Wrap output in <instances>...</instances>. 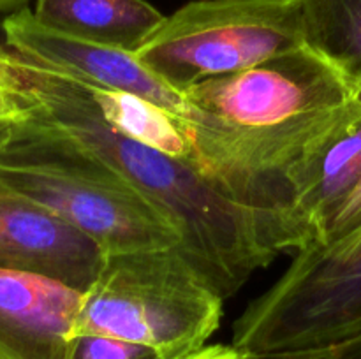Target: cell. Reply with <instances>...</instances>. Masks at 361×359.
Wrapping results in <instances>:
<instances>
[{
	"mask_svg": "<svg viewBox=\"0 0 361 359\" xmlns=\"http://www.w3.org/2000/svg\"><path fill=\"white\" fill-rule=\"evenodd\" d=\"M224 298L178 248L106 253L83 292L73 336L145 345L161 359L196 354L222 319Z\"/></svg>",
	"mask_w": 361,
	"mask_h": 359,
	"instance_id": "277c9868",
	"label": "cell"
},
{
	"mask_svg": "<svg viewBox=\"0 0 361 359\" xmlns=\"http://www.w3.org/2000/svg\"><path fill=\"white\" fill-rule=\"evenodd\" d=\"M257 359H361V338L330 347L261 354Z\"/></svg>",
	"mask_w": 361,
	"mask_h": 359,
	"instance_id": "2e32d148",
	"label": "cell"
},
{
	"mask_svg": "<svg viewBox=\"0 0 361 359\" xmlns=\"http://www.w3.org/2000/svg\"><path fill=\"white\" fill-rule=\"evenodd\" d=\"M358 99H361V84L356 92ZM361 227V180L356 185V189L353 190L351 196L348 197L342 208L338 210V213L335 215V218L331 220V224L328 225L326 232H324L323 238L319 241L314 243H331L337 241V239L345 238L348 234L355 232L356 229Z\"/></svg>",
	"mask_w": 361,
	"mask_h": 359,
	"instance_id": "9a60e30c",
	"label": "cell"
},
{
	"mask_svg": "<svg viewBox=\"0 0 361 359\" xmlns=\"http://www.w3.org/2000/svg\"><path fill=\"white\" fill-rule=\"evenodd\" d=\"M4 67L25 116L53 127L154 203L182 236L178 246L222 298L277 257L257 218L189 162L136 143L108 125L83 84L11 51Z\"/></svg>",
	"mask_w": 361,
	"mask_h": 359,
	"instance_id": "7a4b0ae2",
	"label": "cell"
},
{
	"mask_svg": "<svg viewBox=\"0 0 361 359\" xmlns=\"http://www.w3.org/2000/svg\"><path fill=\"white\" fill-rule=\"evenodd\" d=\"M14 122H9V120H0V150L9 143L11 136H13Z\"/></svg>",
	"mask_w": 361,
	"mask_h": 359,
	"instance_id": "ffe728a7",
	"label": "cell"
},
{
	"mask_svg": "<svg viewBox=\"0 0 361 359\" xmlns=\"http://www.w3.org/2000/svg\"><path fill=\"white\" fill-rule=\"evenodd\" d=\"M81 299L53 278L0 270V359H73Z\"/></svg>",
	"mask_w": 361,
	"mask_h": 359,
	"instance_id": "9c48e42d",
	"label": "cell"
},
{
	"mask_svg": "<svg viewBox=\"0 0 361 359\" xmlns=\"http://www.w3.org/2000/svg\"><path fill=\"white\" fill-rule=\"evenodd\" d=\"M104 257L87 234L0 182V270L41 275L85 292Z\"/></svg>",
	"mask_w": 361,
	"mask_h": 359,
	"instance_id": "ba28073f",
	"label": "cell"
},
{
	"mask_svg": "<svg viewBox=\"0 0 361 359\" xmlns=\"http://www.w3.org/2000/svg\"><path fill=\"white\" fill-rule=\"evenodd\" d=\"M0 182L97 243L104 253L171 248L182 236L122 176L53 127L14 122L0 150Z\"/></svg>",
	"mask_w": 361,
	"mask_h": 359,
	"instance_id": "3957f363",
	"label": "cell"
},
{
	"mask_svg": "<svg viewBox=\"0 0 361 359\" xmlns=\"http://www.w3.org/2000/svg\"><path fill=\"white\" fill-rule=\"evenodd\" d=\"M310 46L187 88L194 165L257 218L275 253L298 250L291 180L356 101Z\"/></svg>",
	"mask_w": 361,
	"mask_h": 359,
	"instance_id": "6da1fadb",
	"label": "cell"
},
{
	"mask_svg": "<svg viewBox=\"0 0 361 359\" xmlns=\"http://www.w3.org/2000/svg\"><path fill=\"white\" fill-rule=\"evenodd\" d=\"M32 13L60 34L133 53L166 18L147 0H37Z\"/></svg>",
	"mask_w": 361,
	"mask_h": 359,
	"instance_id": "8fae6325",
	"label": "cell"
},
{
	"mask_svg": "<svg viewBox=\"0 0 361 359\" xmlns=\"http://www.w3.org/2000/svg\"><path fill=\"white\" fill-rule=\"evenodd\" d=\"M307 46L300 0H194L166 16L136 51L185 92Z\"/></svg>",
	"mask_w": 361,
	"mask_h": 359,
	"instance_id": "8992f818",
	"label": "cell"
},
{
	"mask_svg": "<svg viewBox=\"0 0 361 359\" xmlns=\"http://www.w3.org/2000/svg\"><path fill=\"white\" fill-rule=\"evenodd\" d=\"M4 44H0V120H9V122H18L25 118V111L18 102L14 88L11 84L9 76L4 67Z\"/></svg>",
	"mask_w": 361,
	"mask_h": 359,
	"instance_id": "e0dca14e",
	"label": "cell"
},
{
	"mask_svg": "<svg viewBox=\"0 0 361 359\" xmlns=\"http://www.w3.org/2000/svg\"><path fill=\"white\" fill-rule=\"evenodd\" d=\"M361 338V227L296 250L282 277L233 326L250 354L305 351Z\"/></svg>",
	"mask_w": 361,
	"mask_h": 359,
	"instance_id": "5b68a950",
	"label": "cell"
},
{
	"mask_svg": "<svg viewBox=\"0 0 361 359\" xmlns=\"http://www.w3.org/2000/svg\"><path fill=\"white\" fill-rule=\"evenodd\" d=\"M360 180L361 99L356 95L355 104L293 175V218L300 248L323 238Z\"/></svg>",
	"mask_w": 361,
	"mask_h": 359,
	"instance_id": "30bf717a",
	"label": "cell"
},
{
	"mask_svg": "<svg viewBox=\"0 0 361 359\" xmlns=\"http://www.w3.org/2000/svg\"><path fill=\"white\" fill-rule=\"evenodd\" d=\"M2 32L6 48L18 55L94 87L140 95L189 123L185 94L164 83L136 53L60 34L42 25L28 7L7 14Z\"/></svg>",
	"mask_w": 361,
	"mask_h": 359,
	"instance_id": "52a82bcc",
	"label": "cell"
},
{
	"mask_svg": "<svg viewBox=\"0 0 361 359\" xmlns=\"http://www.w3.org/2000/svg\"><path fill=\"white\" fill-rule=\"evenodd\" d=\"M185 359H257L256 354L236 348L235 345H207Z\"/></svg>",
	"mask_w": 361,
	"mask_h": 359,
	"instance_id": "ac0fdd59",
	"label": "cell"
},
{
	"mask_svg": "<svg viewBox=\"0 0 361 359\" xmlns=\"http://www.w3.org/2000/svg\"><path fill=\"white\" fill-rule=\"evenodd\" d=\"M73 359H161L150 347L118 338L83 334L74 338Z\"/></svg>",
	"mask_w": 361,
	"mask_h": 359,
	"instance_id": "5bb4252c",
	"label": "cell"
},
{
	"mask_svg": "<svg viewBox=\"0 0 361 359\" xmlns=\"http://www.w3.org/2000/svg\"><path fill=\"white\" fill-rule=\"evenodd\" d=\"M307 46L361 84V0H300Z\"/></svg>",
	"mask_w": 361,
	"mask_h": 359,
	"instance_id": "4fadbf2b",
	"label": "cell"
},
{
	"mask_svg": "<svg viewBox=\"0 0 361 359\" xmlns=\"http://www.w3.org/2000/svg\"><path fill=\"white\" fill-rule=\"evenodd\" d=\"M28 0H0V13H16V11L25 9Z\"/></svg>",
	"mask_w": 361,
	"mask_h": 359,
	"instance_id": "d6986e66",
	"label": "cell"
},
{
	"mask_svg": "<svg viewBox=\"0 0 361 359\" xmlns=\"http://www.w3.org/2000/svg\"><path fill=\"white\" fill-rule=\"evenodd\" d=\"M80 83L111 129L136 143L194 165V146L185 120L140 95Z\"/></svg>",
	"mask_w": 361,
	"mask_h": 359,
	"instance_id": "7c38bea8",
	"label": "cell"
}]
</instances>
